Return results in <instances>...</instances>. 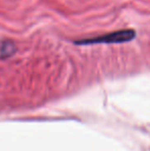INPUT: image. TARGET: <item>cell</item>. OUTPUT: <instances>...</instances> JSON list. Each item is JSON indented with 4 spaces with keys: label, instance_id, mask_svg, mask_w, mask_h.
Here are the masks:
<instances>
[{
    "label": "cell",
    "instance_id": "1",
    "mask_svg": "<svg viewBox=\"0 0 150 151\" xmlns=\"http://www.w3.org/2000/svg\"><path fill=\"white\" fill-rule=\"evenodd\" d=\"M136 36V32L132 29H124V30L115 31L112 33L105 34V35L99 36L94 38H86V39L77 40L75 41L76 44H98V43H123L133 40Z\"/></svg>",
    "mask_w": 150,
    "mask_h": 151
},
{
    "label": "cell",
    "instance_id": "2",
    "mask_svg": "<svg viewBox=\"0 0 150 151\" xmlns=\"http://www.w3.org/2000/svg\"><path fill=\"white\" fill-rule=\"evenodd\" d=\"M16 52V45L10 41H0V58L11 56Z\"/></svg>",
    "mask_w": 150,
    "mask_h": 151
}]
</instances>
